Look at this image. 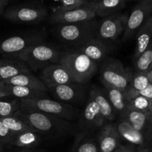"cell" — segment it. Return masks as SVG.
Returning <instances> with one entry per match:
<instances>
[{
	"instance_id": "6da1fadb",
	"label": "cell",
	"mask_w": 152,
	"mask_h": 152,
	"mask_svg": "<svg viewBox=\"0 0 152 152\" xmlns=\"http://www.w3.org/2000/svg\"><path fill=\"white\" fill-rule=\"evenodd\" d=\"M42 136L60 137L71 134L77 128L69 121L35 111H19L14 114Z\"/></svg>"
},
{
	"instance_id": "7a4b0ae2",
	"label": "cell",
	"mask_w": 152,
	"mask_h": 152,
	"mask_svg": "<svg viewBox=\"0 0 152 152\" xmlns=\"http://www.w3.org/2000/svg\"><path fill=\"white\" fill-rule=\"evenodd\" d=\"M99 21L96 19L86 22L56 25L53 32L56 38L71 48L96 38Z\"/></svg>"
},
{
	"instance_id": "3957f363",
	"label": "cell",
	"mask_w": 152,
	"mask_h": 152,
	"mask_svg": "<svg viewBox=\"0 0 152 152\" xmlns=\"http://www.w3.org/2000/svg\"><path fill=\"white\" fill-rule=\"evenodd\" d=\"M59 64L65 67L75 83L87 85L98 71V64L83 53L69 48L64 50Z\"/></svg>"
},
{
	"instance_id": "277c9868",
	"label": "cell",
	"mask_w": 152,
	"mask_h": 152,
	"mask_svg": "<svg viewBox=\"0 0 152 152\" xmlns=\"http://www.w3.org/2000/svg\"><path fill=\"white\" fill-rule=\"evenodd\" d=\"M22 111H35L58 117L67 121L77 120L80 111L78 108L48 97L31 100H20Z\"/></svg>"
},
{
	"instance_id": "5b68a950",
	"label": "cell",
	"mask_w": 152,
	"mask_h": 152,
	"mask_svg": "<svg viewBox=\"0 0 152 152\" xmlns=\"http://www.w3.org/2000/svg\"><path fill=\"white\" fill-rule=\"evenodd\" d=\"M63 52L54 45L43 42L31 46L16 56L23 60L32 72L59 63Z\"/></svg>"
},
{
	"instance_id": "8992f818",
	"label": "cell",
	"mask_w": 152,
	"mask_h": 152,
	"mask_svg": "<svg viewBox=\"0 0 152 152\" xmlns=\"http://www.w3.org/2000/svg\"><path fill=\"white\" fill-rule=\"evenodd\" d=\"M99 79L102 85L126 91L129 87L133 71L126 68L115 58H105L100 63Z\"/></svg>"
},
{
	"instance_id": "52a82bcc",
	"label": "cell",
	"mask_w": 152,
	"mask_h": 152,
	"mask_svg": "<svg viewBox=\"0 0 152 152\" xmlns=\"http://www.w3.org/2000/svg\"><path fill=\"white\" fill-rule=\"evenodd\" d=\"M45 34L40 31H31L0 40L1 57L16 56L31 46L44 42Z\"/></svg>"
},
{
	"instance_id": "ba28073f",
	"label": "cell",
	"mask_w": 152,
	"mask_h": 152,
	"mask_svg": "<svg viewBox=\"0 0 152 152\" xmlns=\"http://www.w3.org/2000/svg\"><path fill=\"white\" fill-rule=\"evenodd\" d=\"M77 120L78 125L75 138H82L88 135L93 134L105 124L99 107L89 96L84 108L80 111Z\"/></svg>"
},
{
	"instance_id": "9c48e42d",
	"label": "cell",
	"mask_w": 152,
	"mask_h": 152,
	"mask_svg": "<svg viewBox=\"0 0 152 152\" xmlns=\"http://www.w3.org/2000/svg\"><path fill=\"white\" fill-rule=\"evenodd\" d=\"M3 16L15 24H38L48 17V10L41 4H19L4 10Z\"/></svg>"
},
{
	"instance_id": "30bf717a",
	"label": "cell",
	"mask_w": 152,
	"mask_h": 152,
	"mask_svg": "<svg viewBox=\"0 0 152 152\" xmlns=\"http://www.w3.org/2000/svg\"><path fill=\"white\" fill-rule=\"evenodd\" d=\"M127 19L128 15L121 13L102 18L98 25L96 38L108 45L115 42L123 36Z\"/></svg>"
},
{
	"instance_id": "8fae6325",
	"label": "cell",
	"mask_w": 152,
	"mask_h": 152,
	"mask_svg": "<svg viewBox=\"0 0 152 152\" xmlns=\"http://www.w3.org/2000/svg\"><path fill=\"white\" fill-rule=\"evenodd\" d=\"M48 92L53 96L56 100L73 106H78L88 99L86 85L77 83L58 86L48 88Z\"/></svg>"
},
{
	"instance_id": "7c38bea8",
	"label": "cell",
	"mask_w": 152,
	"mask_h": 152,
	"mask_svg": "<svg viewBox=\"0 0 152 152\" xmlns=\"http://www.w3.org/2000/svg\"><path fill=\"white\" fill-rule=\"evenodd\" d=\"M152 16V0L140 1L128 16L126 28L123 34V41H127L135 37L138 30Z\"/></svg>"
},
{
	"instance_id": "4fadbf2b",
	"label": "cell",
	"mask_w": 152,
	"mask_h": 152,
	"mask_svg": "<svg viewBox=\"0 0 152 152\" xmlns=\"http://www.w3.org/2000/svg\"><path fill=\"white\" fill-rule=\"evenodd\" d=\"M96 17V13L88 3L86 5L71 10L56 9L50 16V22L53 25L70 24L93 20Z\"/></svg>"
},
{
	"instance_id": "5bb4252c",
	"label": "cell",
	"mask_w": 152,
	"mask_h": 152,
	"mask_svg": "<svg viewBox=\"0 0 152 152\" xmlns=\"http://www.w3.org/2000/svg\"><path fill=\"white\" fill-rule=\"evenodd\" d=\"M39 79L48 90L58 86L75 83L68 70L59 63H54L41 70Z\"/></svg>"
},
{
	"instance_id": "9a60e30c",
	"label": "cell",
	"mask_w": 152,
	"mask_h": 152,
	"mask_svg": "<svg viewBox=\"0 0 152 152\" xmlns=\"http://www.w3.org/2000/svg\"><path fill=\"white\" fill-rule=\"evenodd\" d=\"M124 120L135 130L142 133L150 142H152L151 114L141 112L129 105L126 111L118 117Z\"/></svg>"
},
{
	"instance_id": "2e32d148",
	"label": "cell",
	"mask_w": 152,
	"mask_h": 152,
	"mask_svg": "<svg viewBox=\"0 0 152 152\" xmlns=\"http://www.w3.org/2000/svg\"><path fill=\"white\" fill-rule=\"evenodd\" d=\"M96 140L99 152H114L123 144L114 122L105 123L99 129Z\"/></svg>"
},
{
	"instance_id": "e0dca14e",
	"label": "cell",
	"mask_w": 152,
	"mask_h": 152,
	"mask_svg": "<svg viewBox=\"0 0 152 152\" xmlns=\"http://www.w3.org/2000/svg\"><path fill=\"white\" fill-rule=\"evenodd\" d=\"M74 50L83 53L99 65L110 53V45L99 39L94 38L81 45L71 48Z\"/></svg>"
},
{
	"instance_id": "ac0fdd59",
	"label": "cell",
	"mask_w": 152,
	"mask_h": 152,
	"mask_svg": "<svg viewBox=\"0 0 152 152\" xmlns=\"http://www.w3.org/2000/svg\"><path fill=\"white\" fill-rule=\"evenodd\" d=\"M26 73H31V71L18 56L0 58V83Z\"/></svg>"
},
{
	"instance_id": "d6986e66",
	"label": "cell",
	"mask_w": 152,
	"mask_h": 152,
	"mask_svg": "<svg viewBox=\"0 0 152 152\" xmlns=\"http://www.w3.org/2000/svg\"><path fill=\"white\" fill-rule=\"evenodd\" d=\"M88 96L91 97L98 105L105 123H112L117 120V113L111 105L102 87L93 86L89 90Z\"/></svg>"
},
{
	"instance_id": "ffe728a7",
	"label": "cell",
	"mask_w": 152,
	"mask_h": 152,
	"mask_svg": "<svg viewBox=\"0 0 152 152\" xmlns=\"http://www.w3.org/2000/svg\"><path fill=\"white\" fill-rule=\"evenodd\" d=\"M120 136L123 142L132 144L135 146H143L150 143L149 140L140 132L135 130L129 123L124 120L117 118L115 123Z\"/></svg>"
},
{
	"instance_id": "44dd1931",
	"label": "cell",
	"mask_w": 152,
	"mask_h": 152,
	"mask_svg": "<svg viewBox=\"0 0 152 152\" xmlns=\"http://www.w3.org/2000/svg\"><path fill=\"white\" fill-rule=\"evenodd\" d=\"M0 88L6 94L7 97H12L19 100H31L48 97V92L34 90L22 86H10L1 83Z\"/></svg>"
},
{
	"instance_id": "7402d4cb",
	"label": "cell",
	"mask_w": 152,
	"mask_h": 152,
	"mask_svg": "<svg viewBox=\"0 0 152 152\" xmlns=\"http://www.w3.org/2000/svg\"><path fill=\"white\" fill-rule=\"evenodd\" d=\"M126 0H97L88 2V4L96 16L104 18L119 13L126 7Z\"/></svg>"
},
{
	"instance_id": "603a6c76",
	"label": "cell",
	"mask_w": 152,
	"mask_h": 152,
	"mask_svg": "<svg viewBox=\"0 0 152 152\" xmlns=\"http://www.w3.org/2000/svg\"><path fill=\"white\" fill-rule=\"evenodd\" d=\"M42 135L36 131H28L14 134L9 146L19 149H33L38 146L42 140Z\"/></svg>"
},
{
	"instance_id": "cb8c5ba5",
	"label": "cell",
	"mask_w": 152,
	"mask_h": 152,
	"mask_svg": "<svg viewBox=\"0 0 152 152\" xmlns=\"http://www.w3.org/2000/svg\"><path fill=\"white\" fill-rule=\"evenodd\" d=\"M135 37L136 46L132 56L134 62L145 51L151 42L152 39V16H150L144 25L138 30Z\"/></svg>"
},
{
	"instance_id": "d4e9b609",
	"label": "cell",
	"mask_w": 152,
	"mask_h": 152,
	"mask_svg": "<svg viewBox=\"0 0 152 152\" xmlns=\"http://www.w3.org/2000/svg\"><path fill=\"white\" fill-rule=\"evenodd\" d=\"M1 83L10 85V86H22V87L29 88L34 89V90L48 92V88L43 84L41 80L36 77V76H34L31 73L19 74V75L8 79V80H5V81L2 82Z\"/></svg>"
},
{
	"instance_id": "484cf974",
	"label": "cell",
	"mask_w": 152,
	"mask_h": 152,
	"mask_svg": "<svg viewBox=\"0 0 152 152\" xmlns=\"http://www.w3.org/2000/svg\"><path fill=\"white\" fill-rule=\"evenodd\" d=\"M102 88L106 94L114 111L117 113L118 118L126 111L129 105V101L126 96V91L105 86H103Z\"/></svg>"
},
{
	"instance_id": "4316f807",
	"label": "cell",
	"mask_w": 152,
	"mask_h": 152,
	"mask_svg": "<svg viewBox=\"0 0 152 152\" xmlns=\"http://www.w3.org/2000/svg\"><path fill=\"white\" fill-rule=\"evenodd\" d=\"M150 83H152V65L146 72L135 73L133 71L130 85L126 91H140L145 89Z\"/></svg>"
},
{
	"instance_id": "83f0119b",
	"label": "cell",
	"mask_w": 152,
	"mask_h": 152,
	"mask_svg": "<svg viewBox=\"0 0 152 152\" xmlns=\"http://www.w3.org/2000/svg\"><path fill=\"white\" fill-rule=\"evenodd\" d=\"M71 152H99L96 137L93 134L75 138Z\"/></svg>"
},
{
	"instance_id": "f1b7e54d",
	"label": "cell",
	"mask_w": 152,
	"mask_h": 152,
	"mask_svg": "<svg viewBox=\"0 0 152 152\" xmlns=\"http://www.w3.org/2000/svg\"><path fill=\"white\" fill-rule=\"evenodd\" d=\"M6 98L7 97L0 99V120L13 116L21 108L20 100L14 98Z\"/></svg>"
},
{
	"instance_id": "f546056e",
	"label": "cell",
	"mask_w": 152,
	"mask_h": 152,
	"mask_svg": "<svg viewBox=\"0 0 152 152\" xmlns=\"http://www.w3.org/2000/svg\"><path fill=\"white\" fill-rule=\"evenodd\" d=\"M134 68L133 71L135 73L146 72L152 65V39L145 51L134 61Z\"/></svg>"
},
{
	"instance_id": "4dcf8cb0",
	"label": "cell",
	"mask_w": 152,
	"mask_h": 152,
	"mask_svg": "<svg viewBox=\"0 0 152 152\" xmlns=\"http://www.w3.org/2000/svg\"><path fill=\"white\" fill-rule=\"evenodd\" d=\"M1 120L13 134L22 133L24 132H28V131H35L31 126H28L26 123H25L23 120L14 115L2 119Z\"/></svg>"
},
{
	"instance_id": "1f68e13d",
	"label": "cell",
	"mask_w": 152,
	"mask_h": 152,
	"mask_svg": "<svg viewBox=\"0 0 152 152\" xmlns=\"http://www.w3.org/2000/svg\"><path fill=\"white\" fill-rule=\"evenodd\" d=\"M129 106L137 111L151 114L152 113V100L142 96H136L129 99Z\"/></svg>"
},
{
	"instance_id": "d6a6232c",
	"label": "cell",
	"mask_w": 152,
	"mask_h": 152,
	"mask_svg": "<svg viewBox=\"0 0 152 152\" xmlns=\"http://www.w3.org/2000/svg\"><path fill=\"white\" fill-rule=\"evenodd\" d=\"M59 1L61 2V4L56 9L62 10L75 9L86 5L88 3L86 0H60Z\"/></svg>"
},
{
	"instance_id": "836d02e7",
	"label": "cell",
	"mask_w": 152,
	"mask_h": 152,
	"mask_svg": "<svg viewBox=\"0 0 152 152\" xmlns=\"http://www.w3.org/2000/svg\"><path fill=\"white\" fill-rule=\"evenodd\" d=\"M13 136L14 134L6 127L5 125L0 120V142L4 146H9Z\"/></svg>"
},
{
	"instance_id": "e575fe53",
	"label": "cell",
	"mask_w": 152,
	"mask_h": 152,
	"mask_svg": "<svg viewBox=\"0 0 152 152\" xmlns=\"http://www.w3.org/2000/svg\"><path fill=\"white\" fill-rule=\"evenodd\" d=\"M126 96L128 99H131L136 96H142L147 99H151L152 100V83H150L145 89L142 91H140L137 92H129L126 91Z\"/></svg>"
},
{
	"instance_id": "d590c367",
	"label": "cell",
	"mask_w": 152,
	"mask_h": 152,
	"mask_svg": "<svg viewBox=\"0 0 152 152\" xmlns=\"http://www.w3.org/2000/svg\"><path fill=\"white\" fill-rule=\"evenodd\" d=\"M137 146L132 144H122L114 152H135Z\"/></svg>"
},
{
	"instance_id": "8d00e7d4",
	"label": "cell",
	"mask_w": 152,
	"mask_h": 152,
	"mask_svg": "<svg viewBox=\"0 0 152 152\" xmlns=\"http://www.w3.org/2000/svg\"><path fill=\"white\" fill-rule=\"evenodd\" d=\"M135 152H152V142H150L143 146L137 147Z\"/></svg>"
},
{
	"instance_id": "74e56055",
	"label": "cell",
	"mask_w": 152,
	"mask_h": 152,
	"mask_svg": "<svg viewBox=\"0 0 152 152\" xmlns=\"http://www.w3.org/2000/svg\"><path fill=\"white\" fill-rule=\"evenodd\" d=\"M9 0H0V16L3 15L6 6L7 5Z\"/></svg>"
},
{
	"instance_id": "f35d334b",
	"label": "cell",
	"mask_w": 152,
	"mask_h": 152,
	"mask_svg": "<svg viewBox=\"0 0 152 152\" xmlns=\"http://www.w3.org/2000/svg\"><path fill=\"white\" fill-rule=\"evenodd\" d=\"M15 152H38V151H35L34 148H33V149H19Z\"/></svg>"
},
{
	"instance_id": "ab89813d",
	"label": "cell",
	"mask_w": 152,
	"mask_h": 152,
	"mask_svg": "<svg viewBox=\"0 0 152 152\" xmlns=\"http://www.w3.org/2000/svg\"><path fill=\"white\" fill-rule=\"evenodd\" d=\"M3 97H7V96H6V94L4 93V92L1 90V88H0V99Z\"/></svg>"
},
{
	"instance_id": "60d3db41",
	"label": "cell",
	"mask_w": 152,
	"mask_h": 152,
	"mask_svg": "<svg viewBox=\"0 0 152 152\" xmlns=\"http://www.w3.org/2000/svg\"><path fill=\"white\" fill-rule=\"evenodd\" d=\"M4 145L0 142V152H4Z\"/></svg>"
},
{
	"instance_id": "b9f144b4",
	"label": "cell",
	"mask_w": 152,
	"mask_h": 152,
	"mask_svg": "<svg viewBox=\"0 0 152 152\" xmlns=\"http://www.w3.org/2000/svg\"><path fill=\"white\" fill-rule=\"evenodd\" d=\"M86 1H87L88 2H91V1H96L97 0H86Z\"/></svg>"
},
{
	"instance_id": "7bdbcfd3",
	"label": "cell",
	"mask_w": 152,
	"mask_h": 152,
	"mask_svg": "<svg viewBox=\"0 0 152 152\" xmlns=\"http://www.w3.org/2000/svg\"><path fill=\"white\" fill-rule=\"evenodd\" d=\"M126 1H142V0H126Z\"/></svg>"
},
{
	"instance_id": "ee69618b",
	"label": "cell",
	"mask_w": 152,
	"mask_h": 152,
	"mask_svg": "<svg viewBox=\"0 0 152 152\" xmlns=\"http://www.w3.org/2000/svg\"><path fill=\"white\" fill-rule=\"evenodd\" d=\"M151 123H152V113H151Z\"/></svg>"
},
{
	"instance_id": "f6af8a7d",
	"label": "cell",
	"mask_w": 152,
	"mask_h": 152,
	"mask_svg": "<svg viewBox=\"0 0 152 152\" xmlns=\"http://www.w3.org/2000/svg\"><path fill=\"white\" fill-rule=\"evenodd\" d=\"M54 1H60V0H54Z\"/></svg>"
},
{
	"instance_id": "bcb514c9",
	"label": "cell",
	"mask_w": 152,
	"mask_h": 152,
	"mask_svg": "<svg viewBox=\"0 0 152 152\" xmlns=\"http://www.w3.org/2000/svg\"><path fill=\"white\" fill-rule=\"evenodd\" d=\"M1 83H0V86H1Z\"/></svg>"
}]
</instances>
